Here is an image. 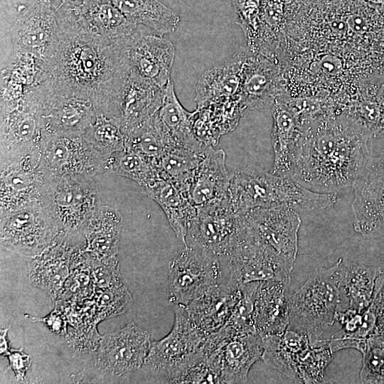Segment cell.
<instances>
[{
    "label": "cell",
    "mask_w": 384,
    "mask_h": 384,
    "mask_svg": "<svg viewBox=\"0 0 384 384\" xmlns=\"http://www.w3.org/2000/svg\"><path fill=\"white\" fill-rule=\"evenodd\" d=\"M104 171L132 179L142 189L160 178L153 161L127 149L106 157Z\"/></svg>",
    "instance_id": "39"
},
{
    "label": "cell",
    "mask_w": 384,
    "mask_h": 384,
    "mask_svg": "<svg viewBox=\"0 0 384 384\" xmlns=\"http://www.w3.org/2000/svg\"><path fill=\"white\" fill-rule=\"evenodd\" d=\"M96 303L105 316L123 314L132 304V297L123 284L106 289L96 287Z\"/></svg>",
    "instance_id": "46"
},
{
    "label": "cell",
    "mask_w": 384,
    "mask_h": 384,
    "mask_svg": "<svg viewBox=\"0 0 384 384\" xmlns=\"http://www.w3.org/2000/svg\"><path fill=\"white\" fill-rule=\"evenodd\" d=\"M240 96L246 108H263L286 92L284 79L274 58L244 48Z\"/></svg>",
    "instance_id": "15"
},
{
    "label": "cell",
    "mask_w": 384,
    "mask_h": 384,
    "mask_svg": "<svg viewBox=\"0 0 384 384\" xmlns=\"http://www.w3.org/2000/svg\"><path fill=\"white\" fill-rule=\"evenodd\" d=\"M38 161V149L1 164L0 214L39 202L44 181Z\"/></svg>",
    "instance_id": "17"
},
{
    "label": "cell",
    "mask_w": 384,
    "mask_h": 384,
    "mask_svg": "<svg viewBox=\"0 0 384 384\" xmlns=\"http://www.w3.org/2000/svg\"><path fill=\"white\" fill-rule=\"evenodd\" d=\"M273 119L272 144L274 166L272 172L291 177L294 156L304 123L287 92L277 96L272 104Z\"/></svg>",
    "instance_id": "20"
},
{
    "label": "cell",
    "mask_w": 384,
    "mask_h": 384,
    "mask_svg": "<svg viewBox=\"0 0 384 384\" xmlns=\"http://www.w3.org/2000/svg\"><path fill=\"white\" fill-rule=\"evenodd\" d=\"M262 344L265 364L292 379L298 378L299 369L313 348L306 334L289 329L282 335L262 337Z\"/></svg>",
    "instance_id": "30"
},
{
    "label": "cell",
    "mask_w": 384,
    "mask_h": 384,
    "mask_svg": "<svg viewBox=\"0 0 384 384\" xmlns=\"http://www.w3.org/2000/svg\"><path fill=\"white\" fill-rule=\"evenodd\" d=\"M206 151L198 152L175 146L169 148L154 163L159 178L188 187V181Z\"/></svg>",
    "instance_id": "40"
},
{
    "label": "cell",
    "mask_w": 384,
    "mask_h": 384,
    "mask_svg": "<svg viewBox=\"0 0 384 384\" xmlns=\"http://www.w3.org/2000/svg\"><path fill=\"white\" fill-rule=\"evenodd\" d=\"M338 262L339 303L336 313L366 309L384 286V271L380 268L358 264Z\"/></svg>",
    "instance_id": "22"
},
{
    "label": "cell",
    "mask_w": 384,
    "mask_h": 384,
    "mask_svg": "<svg viewBox=\"0 0 384 384\" xmlns=\"http://www.w3.org/2000/svg\"><path fill=\"white\" fill-rule=\"evenodd\" d=\"M45 132L82 134L97 112L85 97L60 93L53 85L43 102Z\"/></svg>",
    "instance_id": "23"
},
{
    "label": "cell",
    "mask_w": 384,
    "mask_h": 384,
    "mask_svg": "<svg viewBox=\"0 0 384 384\" xmlns=\"http://www.w3.org/2000/svg\"><path fill=\"white\" fill-rule=\"evenodd\" d=\"M334 353L327 343L313 347L299 368L298 378L304 383H317L324 377L325 369L331 361Z\"/></svg>",
    "instance_id": "45"
},
{
    "label": "cell",
    "mask_w": 384,
    "mask_h": 384,
    "mask_svg": "<svg viewBox=\"0 0 384 384\" xmlns=\"http://www.w3.org/2000/svg\"><path fill=\"white\" fill-rule=\"evenodd\" d=\"M74 17L87 31L113 41L127 40L139 31L118 8L100 0H87Z\"/></svg>",
    "instance_id": "32"
},
{
    "label": "cell",
    "mask_w": 384,
    "mask_h": 384,
    "mask_svg": "<svg viewBox=\"0 0 384 384\" xmlns=\"http://www.w3.org/2000/svg\"><path fill=\"white\" fill-rule=\"evenodd\" d=\"M124 135L126 149L134 151L154 163L166 149L175 146L159 119L157 111Z\"/></svg>",
    "instance_id": "37"
},
{
    "label": "cell",
    "mask_w": 384,
    "mask_h": 384,
    "mask_svg": "<svg viewBox=\"0 0 384 384\" xmlns=\"http://www.w3.org/2000/svg\"><path fill=\"white\" fill-rule=\"evenodd\" d=\"M80 250L78 246L65 241H54L37 255L29 257L27 265L31 283L55 299L61 294Z\"/></svg>",
    "instance_id": "19"
},
{
    "label": "cell",
    "mask_w": 384,
    "mask_h": 384,
    "mask_svg": "<svg viewBox=\"0 0 384 384\" xmlns=\"http://www.w3.org/2000/svg\"><path fill=\"white\" fill-rule=\"evenodd\" d=\"M291 281L261 282L255 294V332L262 337L282 335L289 324Z\"/></svg>",
    "instance_id": "25"
},
{
    "label": "cell",
    "mask_w": 384,
    "mask_h": 384,
    "mask_svg": "<svg viewBox=\"0 0 384 384\" xmlns=\"http://www.w3.org/2000/svg\"><path fill=\"white\" fill-rule=\"evenodd\" d=\"M221 346L210 353L205 351L203 347L200 351L168 376L169 383H222Z\"/></svg>",
    "instance_id": "38"
},
{
    "label": "cell",
    "mask_w": 384,
    "mask_h": 384,
    "mask_svg": "<svg viewBox=\"0 0 384 384\" xmlns=\"http://www.w3.org/2000/svg\"><path fill=\"white\" fill-rule=\"evenodd\" d=\"M32 321L43 322L47 328L56 334H65L66 330V321L63 314L57 309L53 310L48 315L43 318L31 317L25 315Z\"/></svg>",
    "instance_id": "48"
},
{
    "label": "cell",
    "mask_w": 384,
    "mask_h": 384,
    "mask_svg": "<svg viewBox=\"0 0 384 384\" xmlns=\"http://www.w3.org/2000/svg\"><path fill=\"white\" fill-rule=\"evenodd\" d=\"M58 28V18L48 2H36L11 28L15 54L30 56L42 62L55 39Z\"/></svg>",
    "instance_id": "18"
},
{
    "label": "cell",
    "mask_w": 384,
    "mask_h": 384,
    "mask_svg": "<svg viewBox=\"0 0 384 384\" xmlns=\"http://www.w3.org/2000/svg\"><path fill=\"white\" fill-rule=\"evenodd\" d=\"M230 178L224 151L210 146L188 183L193 205L198 210L226 203Z\"/></svg>",
    "instance_id": "24"
},
{
    "label": "cell",
    "mask_w": 384,
    "mask_h": 384,
    "mask_svg": "<svg viewBox=\"0 0 384 384\" xmlns=\"http://www.w3.org/2000/svg\"><path fill=\"white\" fill-rule=\"evenodd\" d=\"M6 357L9 363L8 368L14 372L18 381H23L27 371L31 368V355L23 353V348H11Z\"/></svg>",
    "instance_id": "47"
},
{
    "label": "cell",
    "mask_w": 384,
    "mask_h": 384,
    "mask_svg": "<svg viewBox=\"0 0 384 384\" xmlns=\"http://www.w3.org/2000/svg\"><path fill=\"white\" fill-rule=\"evenodd\" d=\"M105 158L81 134L45 132L38 169L43 181L65 176H93L105 172Z\"/></svg>",
    "instance_id": "7"
},
{
    "label": "cell",
    "mask_w": 384,
    "mask_h": 384,
    "mask_svg": "<svg viewBox=\"0 0 384 384\" xmlns=\"http://www.w3.org/2000/svg\"><path fill=\"white\" fill-rule=\"evenodd\" d=\"M238 293L239 285L220 283L191 302L185 309L196 327L207 334L214 332L227 324Z\"/></svg>",
    "instance_id": "27"
},
{
    "label": "cell",
    "mask_w": 384,
    "mask_h": 384,
    "mask_svg": "<svg viewBox=\"0 0 384 384\" xmlns=\"http://www.w3.org/2000/svg\"><path fill=\"white\" fill-rule=\"evenodd\" d=\"M247 236L243 213L233 211L227 203L197 210L186 237L185 247L201 248L222 256Z\"/></svg>",
    "instance_id": "11"
},
{
    "label": "cell",
    "mask_w": 384,
    "mask_h": 384,
    "mask_svg": "<svg viewBox=\"0 0 384 384\" xmlns=\"http://www.w3.org/2000/svg\"><path fill=\"white\" fill-rule=\"evenodd\" d=\"M384 15V0H363Z\"/></svg>",
    "instance_id": "51"
},
{
    "label": "cell",
    "mask_w": 384,
    "mask_h": 384,
    "mask_svg": "<svg viewBox=\"0 0 384 384\" xmlns=\"http://www.w3.org/2000/svg\"><path fill=\"white\" fill-rule=\"evenodd\" d=\"M338 262L316 269L290 296L287 329L306 334L312 347L326 343L323 334L336 321L339 303Z\"/></svg>",
    "instance_id": "5"
},
{
    "label": "cell",
    "mask_w": 384,
    "mask_h": 384,
    "mask_svg": "<svg viewBox=\"0 0 384 384\" xmlns=\"http://www.w3.org/2000/svg\"><path fill=\"white\" fill-rule=\"evenodd\" d=\"M82 252L90 267L92 283L95 287L106 289L123 284L117 257L99 259L84 251Z\"/></svg>",
    "instance_id": "44"
},
{
    "label": "cell",
    "mask_w": 384,
    "mask_h": 384,
    "mask_svg": "<svg viewBox=\"0 0 384 384\" xmlns=\"http://www.w3.org/2000/svg\"><path fill=\"white\" fill-rule=\"evenodd\" d=\"M262 353V337L257 333L230 336L220 348L221 383H246L250 368Z\"/></svg>",
    "instance_id": "31"
},
{
    "label": "cell",
    "mask_w": 384,
    "mask_h": 384,
    "mask_svg": "<svg viewBox=\"0 0 384 384\" xmlns=\"http://www.w3.org/2000/svg\"><path fill=\"white\" fill-rule=\"evenodd\" d=\"M336 198L335 193L311 191L290 176L250 166L231 174L226 203L238 213L253 208L276 207L299 212L330 209Z\"/></svg>",
    "instance_id": "3"
},
{
    "label": "cell",
    "mask_w": 384,
    "mask_h": 384,
    "mask_svg": "<svg viewBox=\"0 0 384 384\" xmlns=\"http://www.w3.org/2000/svg\"><path fill=\"white\" fill-rule=\"evenodd\" d=\"M362 353L361 383H384V337L370 336Z\"/></svg>",
    "instance_id": "43"
},
{
    "label": "cell",
    "mask_w": 384,
    "mask_h": 384,
    "mask_svg": "<svg viewBox=\"0 0 384 384\" xmlns=\"http://www.w3.org/2000/svg\"><path fill=\"white\" fill-rule=\"evenodd\" d=\"M64 1H78V0H64Z\"/></svg>",
    "instance_id": "52"
},
{
    "label": "cell",
    "mask_w": 384,
    "mask_h": 384,
    "mask_svg": "<svg viewBox=\"0 0 384 384\" xmlns=\"http://www.w3.org/2000/svg\"><path fill=\"white\" fill-rule=\"evenodd\" d=\"M244 48L223 65L206 70L196 87V109L240 96Z\"/></svg>",
    "instance_id": "29"
},
{
    "label": "cell",
    "mask_w": 384,
    "mask_h": 384,
    "mask_svg": "<svg viewBox=\"0 0 384 384\" xmlns=\"http://www.w3.org/2000/svg\"><path fill=\"white\" fill-rule=\"evenodd\" d=\"M218 257L222 270L220 283L233 286L252 282L291 281L295 263L294 260L247 235L228 253Z\"/></svg>",
    "instance_id": "6"
},
{
    "label": "cell",
    "mask_w": 384,
    "mask_h": 384,
    "mask_svg": "<svg viewBox=\"0 0 384 384\" xmlns=\"http://www.w3.org/2000/svg\"><path fill=\"white\" fill-rule=\"evenodd\" d=\"M375 334L384 337V293L380 292L375 299Z\"/></svg>",
    "instance_id": "49"
},
{
    "label": "cell",
    "mask_w": 384,
    "mask_h": 384,
    "mask_svg": "<svg viewBox=\"0 0 384 384\" xmlns=\"http://www.w3.org/2000/svg\"><path fill=\"white\" fill-rule=\"evenodd\" d=\"M175 319L171 331L163 338L151 342L145 363L168 375L200 351L207 333L196 327L184 306L175 304Z\"/></svg>",
    "instance_id": "13"
},
{
    "label": "cell",
    "mask_w": 384,
    "mask_h": 384,
    "mask_svg": "<svg viewBox=\"0 0 384 384\" xmlns=\"http://www.w3.org/2000/svg\"><path fill=\"white\" fill-rule=\"evenodd\" d=\"M44 133L43 108L29 87L17 102L1 106V164L38 149Z\"/></svg>",
    "instance_id": "8"
},
{
    "label": "cell",
    "mask_w": 384,
    "mask_h": 384,
    "mask_svg": "<svg viewBox=\"0 0 384 384\" xmlns=\"http://www.w3.org/2000/svg\"><path fill=\"white\" fill-rule=\"evenodd\" d=\"M151 344L149 333L131 322L100 337L95 367L115 376L138 370L145 363Z\"/></svg>",
    "instance_id": "12"
},
{
    "label": "cell",
    "mask_w": 384,
    "mask_h": 384,
    "mask_svg": "<svg viewBox=\"0 0 384 384\" xmlns=\"http://www.w3.org/2000/svg\"><path fill=\"white\" fill-rule=\"evenodd\" d=\"M260 282H252L239 285L238 297L226 324L237 334L256 333L254 305L255 294Z\"/></svg>",
    "instance_id": "42"
},
{
    "label": "cell",
    "mask_w": 384,
    "mask_h": 384,
    "mask_svg": "<svg viewBox=\"0 0 384 384\" xmlns=\"http://www.w3.org/2000/svg\"><path fill=\"white\" fill-rule=\"evenodd\" d=\"M338 113L349 118L369 138L384 135V79L369 80L348 109Z\"/></svg>",
    "instance_id": "35"
},
{
    "label": "cell",
    "mask_w": 384,
    "mask_h": 384,
    "mask_svg": "<svg viewBox=\"0 0 384 384\" xmlns=\"http://www.w3.org/2000/svg\"><path fill=\"white\" fill-rule=\"evenodd\" d=\"M136 34L113 41L87 31L74 16H63L58 18L55 39L41 62L42 69L58 92L87 98L98 113L115 120Z\"/></svg>",
    "instance_id": "1"
},
{
    "label": "cell",
    "mask_w": 384,
    "mask_h": 384,
    "mask_svg": "<svg viewBox=\"0 0 384 384\" xmlns=\"http://www.w3.org/2000/svg\"><path fill=\"white\" fill-rule=\"evenodd\" d=\"M82 135L105 158L126 149L125 135L119 124L100 113Z\"/></svg>",
    "instance_id": "41"
},
{
    "label": "cell",
    "mask_w": 384,
    "mask_h": 384,
    "mask_svg": "<svg viewBox=\"0 0 384 384\" xmlns=\"http://www.w3.org/2000/svg\"><path fill=\"white\" fill-rule=\"evenodd\" d=\"M143 191L161 206L176 237L185 245L188 227L197 213V209L189 198L187 187L171 181L158 178Z\"/></svg>",
    "instance_id": "28"
},
{
    "label": "cell",
    "mask_w": 384,
    "mask_h": 384,
    "mask_svg": "<svg viewBox=\"0 0 384 384\" xmlns=\"http://www.w3.org/2000/svg\"><path fill=\"white\" fill-rule=\"evenodd\" d=\"M157 114L175 146L198 152H206L210 147L197 139L193 129L196 110L190 112L181 105L176 95L171 80L164 87L163 100Z\"/></svg>",
    "instance_id": "34"
},
{
    "label": "cell",
    "mask_w": 384,
    "mask_h": 384,
    "mask_svg": "<svg viewBox=\"0 0 384 384\" xmlns=\"http://www.w3.org/2000/svg\"><path fill=\"white\" fill-rule=\"evenodd\" d=\"M369 139L340 113L330 112L306 122L291 177L318 193H335L353 186L373 159Z\"/></svg>",
    "instance_id": "2"
},
{
    "label": "cell",
    "mask_w": 384,
    "mask_h": 384,
    "mask_svg": "<svg viewBox=\"0 0 384 384\" xmlns=\"http://www.w3.org/2000/svg\"><path fill=\"white\" fill-rule=\"evenodd\" d=\"M122 222V216L115 208L100 206L82 232V251L99 259L117 257Z\"/></svg>",
    "instance_id": "33"
},
{
    "label": "cell",
    "mask_w": 384,
    "mask_h": 384,
    "mask_svg": "<svg viewBox=\"0 0 384 384\" xmlns=\"http://www.w3.org/2000/svg\"><path fill=\"white\" fill-rule=\"evenodd\" d=\"M127 19L137 25L142 24L152 32L164 36L175 31L180 18L159 0H112Z\"/></svg>",
    "instance_id": "36"
},
{
    "label": "cell",
    "mask_w": 384,
    "mask_h": 384,
    "mask_svg": "<svg viewBox=\"0 0 384 384\" xmlns=\"http://www.w3.org/2000/svg\"><path fill=\"white\" fill-rule=\"evenodd\" d=\"M242 213L250 238L296 260L302 223L298 212L276 207L253 208Z\"/></svg>",
    "instance_id": "14"
},
{
    "label": "cell",
    "mask_w": 384,
    "mask_h": 384,
    "mask_svg": "<svg viewBox=\"0 0 384 384\" xmlns=\"http://www.w3.org/2000/svg\"><path fill=\"white\" fill-rule=\"evenodd\" d=\"M164 87L130 69L115 120L124 134L156 112L163 100Z\"/></svg>",
    "instance_id": "26"
},
{
    "label": "cell",
    "mask_w": 384,
    "mask_h": 384,
    "mask_svg": "<svg viewBox=\"0 0 384 384\" xmlns=\"http://www.w3.org/2000/svg\"><path fill=\"white\" fill-rule=\"evenodd\" d=\"M9 328L10 326L0 329V354L1 358L7 356L11 350L7 339V333Z\"/></svg>",
    "instance_id": "50"
},
{
    "label": "cell",
    "mask_w": 384,
    "mask_h": 384,
    "mask_svg": "<svg viewBox=\"0 0 384 384\" xmlns=\"http://www.w3.org/2000/svg\"><path fill=\"white\" fill-rule=\"evenodd\" d=\"M353 187L354 230L366 238L384 239V166L372 159Z\"/></svg>",
    "instance_id": "16"
},
{
    "label": "cell",
    "mask_w": 384,
    "mask_h": 384,
    "mask_svg": "<svg viewBox=\"0 0 384 384\" xmlns=\"http://www.w3.org/2000/svg\"><path fill=\"white\" fill-rule=\"evenodd\" d=\"M39 202L55 224L59 240L82 243V232L100 205L92 176L73 175L44 181Z\"/></svg>",
    "instance_id": "4"
},
{
    "label": "cell",
    "mask_w": 384,
    "mask_h": 384,
    "mask_svg": "<svg viewBox=\"0 0 384 384\" xmlns=\"http://www.w3.org/2000/svg\"><path fill=\"white\" fill-rule=\"evenodd\" d=\"M174 57L171 41L152 32L139 31L129 49L130 69L161 87L171 80Z\"/></svg>",
    "instance_id": "21"
},
{
    "label": "cell",
    "mask_w": 384,
    "mask_h": 384,
    "mask_svg": "<svg viewBox=\"0 0 384 384\" xmlns=\"http://www.w3.org/2000/svg\"><path fill=\"white\" fill-rule=\"evenodd\" d=\"M59 239L58 228L40 202L1 214V246L9 251L29 258Z\"/></svg>",
    "instance_id": "9"
},
{
    "label": "cell",
    "mask_w": 384,
    "mask_h": 384,
    "mask_svg": "<svg viewBox=\"0 0 384 384\" xmlns=\"http://www.w3.org/2000/svg\"><path fill=\"white\" fill-rule=\"evenodd\" d=\"M221 277L218 256L197 247L186 246L169 264V300L185 306L218 285Z\"/></svg>",
    "instance_id": "10"
}]
</instances>
